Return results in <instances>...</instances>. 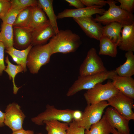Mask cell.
I'll return each instance as SVG.
<instances>
[{
	"instance_id": "obj_1",
	"label": "cell",
	"mask_w": 134,
	"mask_h": 134,
	"mask_svg": "<svg viewBox=\"0 0 134 134\" xmlns=\"http://www.w3.org/2000/svg\"><path fill=\"white\" fill-rule=\"evenodd\" d=\"M52 55L56 53L67 54L73 52L81 43L78 35L69 29L59 30L49 39V42Z\"/></svg>"
},
{
	"instance_id": "obj_2",
	"label": "cell",
	"mask_w": 134,
	"mask_h": 134,
	"mask_svg": "<svg viewBox=\"0 0 134 134\" xmlns=\"http://www.w3.org/2000/svg\"><path fill=\"white\" fill-rule=\"evenodd\" d=\"M109 7L101 16L97 14L94 18H92L95 22L106 25L110 23L116 22L123 26L131 25L134 22V16L120 8L116 5L117 2L113 0L106 1Z\"/></svg>"
},
{
	"instance_id": "obj_3",
	"label": "cell",
	"mask_w": 134,
	"mask_h": 134,
	"mask_svg": "<svg viewBox=\"0 0 134 134\" xmlns=\"http://www.w3.org/2000/svg\"><path fill=\"white\" fill-rule=\"evenodd\" d=\"M117 75L115 70H113L86 76H79L69 88L66 95L68 97L71 96L82 90L90 89L97 84L102 83L106 79H112Z\"/></svg>"
},
{
	"instance_id": "obj_4",
	"label": "cell",
	"mask_w": 134,
	"mask_h": 134,
	"mask_svg": "<svg viewBox=\"0 0 134 134\" xmlns=\"http://www.w3.org/2000/svg\"><path fill=\"white\" fill-rule=\"evenodd\" d=\"M52 55L49 43L34 46L30 50L27 58L26 66L30 72L37 73L40 68L50 61Z\"/></svg>"
},
{
	"instance_id": "obj_5",
	"label": "cell",
	"mask_w": 134,
	"mask_h": 134,
	"mask_svg": "<svg viewBox=\"0 0 134 134\" xmlns=\"http://www.w3.org/2000/svg\"><path fill=\"white\" fill-rule=\"evenodd\" d=\"M119 91L112 82L108 81L104 84L101 83L97 84L92 88L87 90L84 96L87 104L89 105L107 100Z\"/></svg>"
},
{
	"instance_id": "obj_6",
	"label": "cell",
	"mask_w": 134,
	"mask_h": 134,
	"mask_svg": "<svg viewBox=\"0 0 134 134\" xmlns=\"http://www.w3.org/2000/svg\"><path fill=\"white\" fill-rule=\"evenodd\" d=\"M73 110L69 109H58L53 105L47 104L44 111L32 118L31 120L38 125H43L44 121L52 120H57L69 123L73 120L72 115Z\"/></svg>"
},
{
	"instance_id": "obj_7",
	"label": "cell",
	"mask_w": 134,
	"mask_h": 134,
	"mask_svg": "<svg viewBox=\"0 0 134 134\" xmlns=\"http://www.w3.org/2000/svg\"><path fill=\"white\" fill-rule=\"evenodd\" d=\"M108 105L105 100L88 105L82 112L81 119L77 122L78 126L83 127L85 130H89L92 125L100 120L104 109Z\"/></svg>"
},
{
	"instance_id": "obj_8",
	"label": "cell",
	"mask_w": 134,
	"mask_h": 134,
	"mask_svg": "<svg viewBox=\"0 0 134 134\" xmlns=\"http://www.w3.org/2000/svg\"><path fill=\"white\" fill-rule=\"evenodd\" d=\"M101 58L94 48H90L87 56L80 66L79 76H84L107 71Z\"/></svg>"
},
{
	"instance_id": "obj_9",
	"label": "cell",
	"mask_w": 134,
	"mask_h": 134,
	"mask_svg": "<svg viewBox=\"0 0 134 134\" xmlns=\"http://www.w3.org/2000/svg\"><path fill=\"white\" fill-rule=\"evenodd\" d=\"M109 105L115 108L122 116L129 121L134 120V101L131 99L119 92L107 100Z\"/></svg>"
},
{
	"instance_id": "obj_10",
	"label": "cell",
	"mask_w": 134,
	"mask_h": 134,
	"mask_svg": "<svg viewBox=\"0 0 134 134\" xmlns=\"http://www.w3.org/2000/svg\"><path fill=\"white\" fill-rule=\"evenodd\" d=\"M18 104L13 102L9 104L5 110L4 123L12 132L23 129V124L25 115Z\"/></svg>"
},
{
	"instance_id": "obj_11",
	"label": "cell",
	"mask_w": 134,
	"mask_h": 134,
	"mask_svg": "<svg viewBox=\"0 0 134 134\" xmlns=\"http://www.w3.org/2000/svg\"><path fill=\"white\" fill-rule=\"evenodd\" d=\"M104 116L111 127L116 129L121 134H130L129 121L121 115L112 107L107 108Z\"/></svg>"
},
{
	"instance_id": "obj_12",
	"label": "cell",
	"mask_w": 134,
	"mask_h": 134,
	"mask_svg": "<svg viewBox=\"0 0 134 134\" xmlns=\"http://www.w3.org/2000/svg\"><path fill=\"white\" fill-rule=\"evenodd\" d=\"M99 6H94L83 8L76 9H66L59 13L57 16V19H62L66 17L73 18H81L86 17H92L95 14L101 15L105 11Z\"/></svg>"
},
{
	"instance_id": "obj_13",
	"label": "cell",
	"mask_w": 134,
	"mask_h": 134,
	"mask_svg": "<svg viewBox=\"0 0 134 134\" xmlns=\"http://www.w3.org/2000/svg\"><path fill=\"white\" fill-rule=\"evenodd\" d=\"M92 17L73 18L86 35L89 37L99 40L102 36L101 24L94 21Z\"/></svg>"
},
{
	"instance_id": "obj_14",
	"label": "cell",
	"mask_w": 134,
	"mask_h": 134,
	"mask_svg": "<svg viewBox=\"0 0 134 134\" xmlns=\"http://www.w3.org/2000/svg\"><path fill=\"white\" fill-rule=\"evenodd\" d=\"M13 27V46L22 50L26 49L31 44L32 31L26 27L17 26Z\"/></svg>"
},
{
	"instance_id": "obj_15",
	"label": "cell",
	"mask_w": 134,
	"mask_h": 134,
	"mask_svg": "<svg viewBox=\"0 0 134 134\" xmlns=\"http://www.w3.org/2000/svg\"><path fill=\"white\" fill-rule=\"evenodd\" d=\"M55 34L49 22L33 31L31 44L33 46L43 45Z\"/></svg>"
},
{
	"instance_id": "obj_16",
	"label": "cell",
	"mask_w": 134,
	"mask_h": 134,
	"mask_svg": "<svg viewBox=\"0 0 134 134\" xmlns=\"http://www.w3.org/2000/svg\"><path fill=\"white\" fill-rule=\"evenodd\" d=\"M114 86L127 97L134 99V79L131 77H122L117 75L111 79Z\"/></svg>"
},
{
	"instance_id": "obj_17",
	"label": "cell",
	"mask_w": 134,
	"mask_h": 134,
	"mask_svg": "<svg viewBox=\"0 0 134 134\" xmlns=\"http://www.w3.org/2000/svg\"><path fill=\"white\" fill-rule=\"evenodd\" d=\"M122 34L117 46L126 52L134 51V22L131 25L123 26Z\"/></svg>"
},
{
	"instance_id": "obj_18",
	"label": "cell",
	"mask_w": 134,
	"mask_h": 134,
	"mask_svg": "<svg viewBox=\"0 0 134 134\" xmlns=\"http://www.w3.org/2000/svg\"><path fill=\"white\" fill-rule=\"evenodd\" d=\"M31 44L27 48L21 50L15 48L13 46L6 49L5 52L12 57L13 60L18 65L22 67L23 71L27 70L26 66L27 58L29 52L33 46Z\"/></svg>"
},
{
	"instance_id": "obj_19",
	"label": "cell",
	"mask_w": 134,
	"mask_h": 134,
	"mask_svg": "<svg viewBox=\"0 0 134 134\" xmlns=\"http://www.w3.org/2000/svg\"><path fill=\"white\" fill-rule=\"evenodd\" d=\"M122 24L116 22L110 23L102 27V36H105L111 40L118 46L120 40Z\"/></svg>"
},
{
	"instance_id": "obj_20",
	"label": "cell",
	"mask_w": 134,
	"mask_h": 134,
	"mask_svg": "<svg viewBox=\"0 0 134 134\" xmlns=\"http://www.w3.org/2000/svg\"><path fill=\"white\" fill-rule=\"evenodd\" d=\"M125 62L117 68L115 71L117 75L122 77H131L134 74V55L133 52H127L125 54Z\"/></svg>"
},
{
	"instance_id": "obj_21",
	"label": "cell",
	"mask_w": 134,
	"mask_h": 134,
	"mask_svg": "<svg viewBox=\"0 0 134 134\" xmlns=\"http://www.w3.org/2000/svg\"><path fill=\"white\" fill-rule=\"evenodd\" d=\"M52 0H38V5L47 15L49 22L55 34L59 31L57 22V17L54 12Z\"/></svg>"
},
{
	"instance_id": "obj_22",
	"label": "cell",
	"mask_w": 134,
	"mask_h": 134,
	"mask_svg": "<svg viewBox=\"0 0 134 134\" xmlns=\"http://www.w3.org/2000/svg\"><path fill=\"white\" fill-rule=\"evenodd\" d=\"M48 21L44 12L38 5L34 6L30 22L26 28L33 31L46 23Z\"/></svg>"
},
{
	"instance_id": "obj_23",
	"label": "cell",
	"mask_w": 134,
	"mask_h": 134,
	"mask_svg": "<svg viewBox=\"0 0 134 134\" xmlns=\"http://www.w3.org/2000/svg\"><path fill=\"white\" fill-rule=\"evenodd\" d=\"M100 41L99 55L108 56L115 57L118 53L117 45L107 37L102 36Z\"/></svg>"
},
{
	"instance_id": "obj_24",
	"label": "cell",
	"mask_w": 134,
	"mask_h": 134,
	"mask_svg": "<svg viewBox=\"0 0 134 134\" xmlns=\"http://www.w3.org/2000/svg\"><path fill=\"white\" fill-rule=\"evenodd\" d=\"M112 128L103 115L98 122L92 125L89 130H85L84 134H110Z\"/></svg>"
},
{
	"instance_id": "obj_25",
	"label": "cell",
	"mask_w": 134,
	"mask_h": 134,
	"mask_svg": "<svg viewBox=\"0 0 134 134\" xmlns=\"http://www.w3.org/2000/svg\"><path fill=\"white\" fill-rule=\"evenodd\" d=\"M0 42L3 43L6 49L13 46L14 33L12 25L2 23L0 32Z\"/></svg>"
},
{
	"instance_id": "obj_26",
	"label": "cell",
	"mask_w": 134,
	"mask_h": 134,
	"mask_svg": "<svg viewBox=\"0 0 134 134\" xmlns=\"http://www.w3.org/2000/svg\"><path fill=\"white\" fill-rule=\"evenodd\" d=\"M43 123L46 125L45 129L48 134H66L69 126L68 123L57 120L45 121Z\"/></svg>"
},
{
	"instance_id": "obj_27",
	"label": "cell",
	"mask_w": 134,
	"mask_h": 134,
	"mask_svg": "<svg viewBox=\"0 0 134 134\" xmlns=\"http://www.w3.org/2000/svg\"><path fill=\"white\" fill-rule=\"evenodd\" d=\"M5 61L7 65L4 70L8 74L10 79H12L13 85V93L16 94L21 87H18L16 86L15 82V79L16 75L18 73L22 72L23 70L20 65H15L10 61L8 56L5 58Z\"/></svg>"
},
{
	"instance_id": "obj_28",
	"label": "cell",
	"mask_w": 134,
	"mask_h": 134,
	"mask_svg": "<svg viewBox=\"0 0 134 134\" xmlns=\"http://www.w3.org/2000/svg\"><path fill=\"white\" fill-rule=\"evenodd\" d=\"M34 6H29L22 10L18 15L13 25L27 27L30 22Z\"/></svg>"
},
{
	"instance_id": "obj_29",
	"label": "cell",
	"mask_w": 134,
	"mask_h": 134,
	"mask_svg": "<svg viewBox=\"0 0 134 134\" xmlns=\"http://www.w3.org/2000/svg\"><path fill=\"white\" fill-rule=\"evenodd\" d=\"M10 2L11 4L10 10L35 6L38 5V0H12Z\"/></svg>"
},
{
	"instance_id": "obj_30",
	"label": "cell",
	"mask_w": 134,
	"mask_h": 134,
	"mask_svg": "<svg viewBox=\"0 0 134 134\" xmlns=\"http://www.w3.org/2000/svg\"><path fill=\"white\" fill-rule=\"evenodd\" d=\"M25 8L10 10L6 16L1 19L2 23L13 26L18 14Z\"/></svg>"
},
{
	"instance_id": "obj_31",
	"label": "cell",
	"mask_w": 134,
	"mask_h": 134,
	"mask_svg": "<svg viewBox=\"0 0 134 134\" xmlns=\"http://www.w3.org/2000/svg\"><path fill=\"white\" fill-rule=\"evenodd\" d=\"M68 127L66 134H84L85 129L83 127L79 126L77 121L73 120L68 123Z\"/></svg>"
},
{
	"instance_id": "obj_32",
	"label": "cell",
	"mask_w": 134,
	"mask_h": 134,
	"mask_svg": "<svg viewBox=\"0 0 134 134\" xmlns=\"http://www.w3.org/2000/svg\"><path fill=\"white\" fill-rule=\"evenodd\" d=\"M120 3L119 7L127 12L133 14L134 9V0H118Z\"/></svg>"
},
{
	"instance_id": "obj_33",
	"label": "cell",
	"mask_w": 134,
	"mask_h": 134,
	"mask_svg": "<svg viewBox=\"0 0 134 134\" xmlns=\"http://www.w3.org/2000/svg\"><path fill=\"white\" fill-rule=\"evenodd\" d=\"M11 7L10 0H0V18L1 19L6 16Z\"/></svg>"
},
{
	"instance_id": "obj_34",
	"label": "cell",
	"mask_w": 134,
	"mask_h": 134,
	"mask_svg": "<svg viewBox=\"0 0 134 134\" xmlns=\"http://www.w3.org/2000/svg\"><path fill=\"white\" fill-rule=\"evenodd\" d=\"M85 6L91 7L94 6H103L107 4L106 1L103 0H80Z\"/></svg>"
},
{
	"instance_id": "obj_35",
	"label": "cell",
	"mask_w": 134,
	"mask_h": 134,
	"mask_svg": "<svg viewBox=\"0 0 134 134\" xmlns=\"http://www.w3.org/2000/svg\"><path fill=\"white\" fill-rule=\"evenodd\" d=\"M5 48L2 42H0V76L6 68L4 62V51Z\"/></svg>"
},
{
	"instance_id": "obj_36",
	"label": "cell",
	"mask_w": 134,
	"mask_h": 134,
	"mask_svg": "<svg viewBox=\"0 0 134 134\" xmlns=\"http://www.w3.org/2000/svg\"><path fill=\"white\" fill-rule=\"evenodd\" d=\"M65 1L69 3V6H73L76 9L85 7L80 0H66Z\"/></svg>"
},
{
	"instance_id": "obj_37",
	"label": "cell",
	"mask_w": 134,
	"mask_h": 134,
	"mask_svg": "<svg viewBox=\"0 0 134 134\" xmlns=\"http://www.w3.org/2000/svg\"><path fill=\"white\" fill-rule=\"evenodd\" d=\"M82 114V112L80 110H74L72 115L73 120L77 122L79 121L81 119Z\"/></svg>"
},
{
	"instance_id": "obj_38",
	"label": "cell",
	"mask_w": 134,
	"mask_h": 134,
	"mask_svg": "<svg viewBox=\"0 0 134 134\" xmlns=\"http://www.w3.org/2000/svg\"><path fill=\"white\" fill-rule=\"evenodd\" d=\"M11 134H34L33 131L30 130H26L24 129L13 132Z\"/></svg>"
},
{
	"instance_id": "obj_39",
	"label": "cell",
	"mask_w": 134,
	"mask_h": 134,
	"mask_svg": "<svg viewBox=\"0 0 134 134\" xmlns=\"http://www.w3.org/2000/svg\"><path fill=\"white\" fill-rule=\"evenodd\" d=\"M5 116V113L0 110V127H3L5 125L4 123Z\"/></svg>"
},
{
	"instance_id": "obj_40",
	"label": "cell",
	"mask_w": 134,
	"mask_h": 134,
	"mask_svg": "<svg viewBox=\"0 0 134 134\" xmlns=\"http://www.w3.org/2000/svg\"><path fill=\"white\" fill-rule=\"evenodd\" d=\"M111 133L112 134H121L115 129L113 128L112 129Z\"/></svg>"
},
{
	"instance_id": "obj_41",
	"label": "cell",
	"mask_w": 134,
	"mask_h": 134,
	"mask_svg": "<svg viewBox=\"0 0 134 134\" xmlns=\"http://www.w3.org/2000/svg\"><path fill=\"white\" fill-rule=\"evenodd\" d=\"M42 134L41 133H38V134Z\"/></svg>"
}]
</instances>
